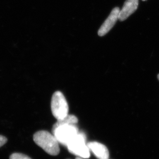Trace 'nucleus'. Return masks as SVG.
<instances>
[{
	"instance_id": "f257e3e1",
	"label": "nucleus",
	"mask_w": 159,
	"mask_h": 159,
	"mask_svg": "<svg viewBox=\"0 0 159 159\" xmlns=\"http://www.w3.org/2000/svg\"><path fill=\"white\" fill-rule=\"evenodd\" d=\"M33 140L48 154L57 156L60 153L59 142L53 134L47 131L41 130L36 132L33 136Z\"/></svg>"
},
{
	"instance_id": "f03ea898",
	"label": "nucleus",
	"mask_w": 159,
	"mask_h": 159,
	"mask_svg": "<svg viewBox=\"0 0 159 159\" xmlns=\"http://www.w3.org/2000/svg\"><path fill=\"white\" fill-rule=\"evenodd\" d=\"M53 116L58 120L63 119L68 115L69 107L63 94L56 91L53 95L51 103Z\"/></svg>"
},
{
	"instance_id": "7ed1b4c3",
	"label": "nucleus",
	"mask_w": 159,
	"mask_h": 159,
	"mask_svg": "<svg viewBox=\"0 0 159 159\" xmlns=\"http://www.w3.org/2000/svg\"><path fill=\"white\" fill-rule=\"evenodd\" d=\"M86 137L84 134L79 132L77 136L66 146L70 153L83 159L90 157L89 149L85 144Z\"/></svg>"
},
{
	"instance_id": "20e7f679",
	"label": "nucleus",
	"mask_w": 159,
	"mask_h": 159,
	"mask_svg": "<svg viewBox=\"0 0 159 159\" xmlns=\"http://www.w3.org/2000/svg\"><path fill=\"white\" fill-rule=\"evenodd\" d=\"M52 132L59 143L67 146L79 132L75 124H65L59 126Z\"/></svg>"
},
{
	"instance_id": "39448f33",
	"label": "nucleus",
	"mask_w": 159,
	"mask_h": 159,
	"mask_svg": "<svg viewBox=\"0 0 159 159\" xmlns=\"http://www.w3.org/2000/svg\"><path fill=\"white\" fill-rule=\"evenodd\" d=\"M119 11L120 9L118 7L114 8L113 9L110 15L108 16V17L105 20L104 22L99 29L98 32V34L99 36L102 37L104 36L111 30L117 22V20L118 19Z\"/></svg>"
},
{
	"instance_id": "423d86ee",
	"label": "nucleus",
	"mask_w": 159,
	"mask_h": 159,
	"mask_svg": "<svg viewBox=\"0 0 159 159\" xmlns=\"http://www.w3.org/2000/svg\"><path fill=\"white\" fill-rule=\"evenodd\" d=\"M87 147L98 159H109L108 149L104 144L97 142H90L87 143Z\"/></svg>"
},
{
	"instance_id": "0eeeda50",
	"label": "nucleus",
	"mask_w": 159,
	"mask_h": 159,
	"mask_svg": "<svg viewBox=\"0 0 159 159\" xmlns=\"http://www.w3.org/2000/svg\"><path fill=\"white\" fill-rule=\"evenodd\" d=\"M138 0H127L119 14L118 19L125 21L137 9Z\"/></svg>"
},
{
	"instance_id": "6e6552de",
	"label": "nucleus",
	"mask_w": 159,
	"mask_h": 159,
	"mask_svg": "<svg viewBox=\"0 0 159 159\" xmlns=\"http://www.w3.org/2000/svg\"><path fill=\"white\" fill-rule=\"evenodd\" d=\"M78 122V119L74 115H68L63 119L58 120L57 122L53 126L52 131L59 126L65 124H76Z\"/></svg>"
},
{
	"instance_id": "1a4fd4ad",
	"label": "nucleus",
	"mask_w": 159,
	"mask_h": 159,
	"mask_svg": "<svg viewBox=\"0 0 159 159\" xmlns=\"http://www.w3.org/2000/svg\"><path fill=\"white\" fill-rule=\"evenodd\" d=\"M9 159H32L26 155L22 153H14L11 155Z\"/></svg>"
},
{
	"instance_id": "9d476101",
	"label": "nucleus",
	"mask_w": 159,
	"mask_h": 159,
	"mask_svg": "<svg viewBox=\"0 0 159 159\" xmlns=\"http://www.w3.org/2000/svg\"><path fill=\"white\" fill-rule=\"evenodd\" d=\"M7 140L6 137L2 136V135H0V147L4 145L7 142Z\"/></svg>"
},
{
	"instance_id": "9b49d317",
	"label": "nucleus",
	"mask_w": 159,
	"mask_h": 159,
	"mask_svg": "<svg viewBox=\"0 0 159 159\" xmlns=\"http://www.w3.org/2000/svg\"><path fill=\"white\" fill-rule=\"evenodd\" d=\"M75 159H83V158H80V157H77Z\"/></svg>"
},
{
	"instance_id": "f8f14e48",
	"label": "nucleus",
	"mask_w": 159,
	"mask_h": 159,
	"mask_svg": "<svg viewBox=\"0 0 159 159\" xmlns=\"http://www.w3.org/2000/svg\"><path fill=\"white\" fill-rule=\"evenodd\" d=\"M158 80H159V74H158Z\"/></svg>"
},
{
	"instance_id": "ddd939ff",
	"label": "nucleus",
	"mask_w": 159,
	"mask_h": 159,
	"mask_svg": "<svg viewBox=\"0 0 159 159\" xmlns=\"http://www.w3.org/2000/svg\"><path fill=\"white\" fill-rule=\"evenodd\" d=\"M142 1H146V0H142Z\"/></svg>"
}]
</instances>
